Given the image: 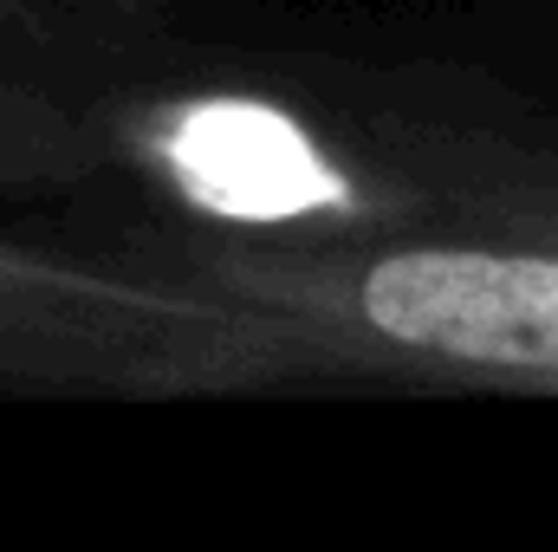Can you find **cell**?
Returning <instances> with one entry per match:
<instances>
[{"instance_id":"1","label":"cell","mask_w":558,"mask_h":552,"mask_svg":"<svg viewBox=\"0 0 558 552\" xmlns=\"http://www.w3.org/2000/svg\"><path fill=\"white\" fill-rule=\"evenodd\" d=\"M215 279L274 305L299 338L351 345L416 371L558 391V254L520 248H384L254 254Z\"/></svg>"},{"instance_id":"2","label":"cell","mask_w":558,"mask_h":552,"mask_svg":"<svg viewBox=\"0 0 558 552\" xmlns=\"http://www.w3.org/2000/svg\"><path fill=\"white\" fill-rule=\"evenodd\" d=\"M286 319L228 286L182 292L0 241V384L195 391L267 371Z\"/></svg>"},{"instance_id":"3","label":"cell","mask_w":558,"mask_h":552,"mask_svg":"<svg viewBox=\"0 0 558 552\" xmlns=\"http://www.w3.org/2000/svg\"><path fill=\"white\" fill-rule=\"evenodd\" d=\"M131 156L189 215L241 235L344 241L384 215V195L331 156L305 118L247 92H195L131 118Z\"/></svg>"}]
</instances>
